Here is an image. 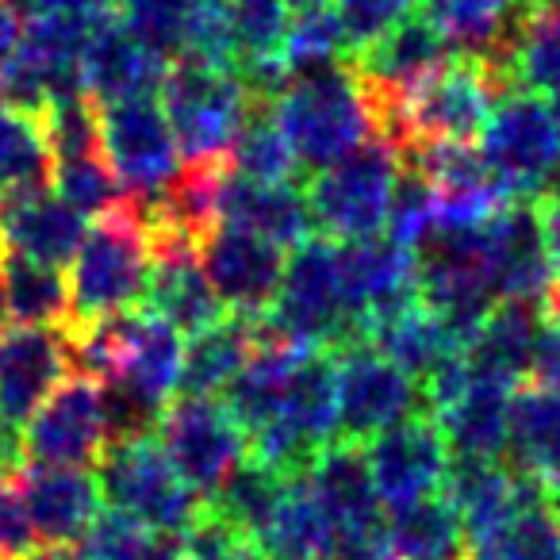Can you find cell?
Wrapping results in <instances>:
<instances>
[{
    "instance_id": "1",
    "label": "cell",
    "mask_w": 560,
    "mask_h": 560,
    "mask_svg": "<svg viewBox=\"0 0 560 560\" xmlns=\"http://www.w3.org/2000/svg\"><path fill=\"white\" fill-rule=\"evenodd\" d=\"M269 108L300 170H327L365 142L381 139L373 101L361 89L350 62H327L292 73L269 101Z\"/></svg>"
},
{
    "instance_id": "2",
    "label": "cell",
    "mask_w": 560,
    "mask_h": 560,
    "mask_svg": "<svg viewBox=\"0 0 560 560\" xmlns=\"http://www.w3.org/2000/svg\"><path fill=\"white\" fill-rule=\"evenodd\" d=\"M506 89L514 85L499 70L476 58L453 55L442 70L430 73L407 96L376 108V127L399 158L430 142H472L488 124L491 104Z\"/></svg>"
},
{
    "instance_id": "3",
    "label": "cell",
    "mask_w": 560,
    "mask_h": 560,
    "mask_svg": "<svg viewBox=\"0 0 560 560\" xmlns=\"http://www.w3.org/2000/svg\"><path fill=\"white\" fill-rule=\"evenodd\" d=\"M154 238L142 203L127 196L119 208L96 215L70 261V323H101L142 307Z\"/></svg>"
},
{
    "instance_id": "4",
    "label": "cell",
    "mask_w": 560,
    "mask_h": 560,
    "mask_svg": "<svg viewBox=\"0 0 560 560\" xmlns=\"http://www.w3.org/2000/svg\"><path fill=\"white\" fill-rule=\"evenodd\" d=\"M257 323H261V335L292 342L300 350H338V346L361 342L358 327L342 307L335 238L312 234L292 246L277 296L265 307V315H257Z\"/></svg>"
},
{
    "instance_id": "5",
    "label": "cell",
    "mask_w": 560,
    "mask_h": 560,
    "mask_svg": "<svg viewBox=\"0 0 560 560\" xmlns=\"http://www.w3.org/2000/svg\"><path fill=\"white\" fill-rule=\"evenodd\" d=\"M158 93H162L158 104L173 127L180 162H226V150L254 104L238 73L180 58L170 62Z\"/></svg>"
},
{
    "instance_id": "6",
    "label": "cell",
    "mask_w": 560,
    "mask_h": 560,
    "mask_svg": "<svg viewBox=\"0 0 560 560\" xmlns=\"http://www.w3.org/2000/svg\"><path fill=\"white\" fill-rule=\"evenodd\" d=\"M396 180L399 154L384 139L365 142L327 170H315L304 188L315 231L335 242H358L381 234L388 226Z\"/></svg>"
},
{
    "instance_id": "7",
    "label": "cell",
    "mask_w": 560,
    "mask_h": 560,
    "mask_svg": "<svg viewBox=\"0 0 560 560\" xmlns=\"http://www.w3.org/2000/svg\"><path fill=\"white\" fill-rule=\"evenodd\" d=\"M96 483H101V495L112 511L170 537H180L208 511V503L170 465L154 434L108 445L101 457Z\"/></svg>"
},
{
    "instance_id": "8",
    "label": "cell",
    "mask_w": 560,
    "mask_h": 560,
    "mask_svg": "<svg viewBox=\"0 0 560 560\" xmlns=\"http://www.w3.org/2000/svg\"><path fill=\"white\" fill-rule=\"evenodd\" d=\"M483 158L511 200L560 192V131L549 104L526 89H506L483 124Z\"/></svg>"
},
{
    "instance_id": "9",
    "label": "cell",
    "mask_w": 560,
    "mask_h": 560,
    "mask_svg": "<svg viewBox=\"0 0 560 560\" xmlns=\"http://www.w3.org/2000/svg\"><path fill=\"white\" fill-rule=\"evenodd\" d=\"M338 438L335 353L312 350L300 358L284 399L261 430L249 434V457L277 472H304L312 457Z\"/></svg>"
},
{
    "instance_id": "10",
    "label": "cell",
    "mask_w": 560,
    "mask_h": 560,
    "mask_svg": "<svg viewBox=\"0 0 560 560\" xmlns=\"http://www.w3.org/2000/svg\"><path fill=\"white\" fill-rule=\"evenodd\" d=\"M158 445L180 480L208 503L226 476L249 457L246 430L234 422L223 399L215 396H180L158 419Z\"/></svg>"
},
{
    "instance_id": "11",
    "label": "cell",
    "mask_w": 560,
    "mask_h": 560,
    "mask_svg": "<svg viewBox=\"0 0 560 560\" xmlns=\"http://www.w3.org/2000/svg\"><path fill=\"white\" fill-rule=\"evenodd\" d=\"M20 465L35 468H89L108 450L101 384L85 373H70L43 399V407L20 427Z\"/></svg>"
},
{
    "instance_id": "12",
    "label": "cell",
    "mask_w": 560,
    "mask_h": 560,
    "mask_svg": "<svg viewBox=\"0 0 560 560\" xmlns=\"http://www.w3.org/2000/svg\"><path fill=\"white\" fill-rule=\"evenodd\" d=\"M335 388H338V438L369 442L381 430L427 411L422 384L407 376L396 361H388L373 342L338 346Z\"/></svg>"
},
{
    "instance_id": "13",
    "label": "cell",
    "mask_w": 560,
    "mask_h": 560,
    "mask_svg": "<svg viewBox=\"0 0 560 560\" xmlns=\"http://www.w3.org/2000/svg\"><path fill=\"white\" fill-rule=\"evenodd\" d=\"M96 124L104 162L116 173L119 188L139 203L154 200L180 170V150L162 104L154 96L96 104Z\"/></svg>"
},
{
    "instance_id": "14",
    "label": "cell",
    "mask_w": 560,
    "mask_h": 560,
    "mask_svg": "<svg viewBox=\"0 0 560 560\" xmlns=\"http://www.w3.org/2000/svg\"><path fill=\"white\" fill-rule=\"evenodd\" d=\"M361 445H365L376 499H381V506H388V514L399 511V506L419 503V499L438 495L453 460L442 427L427 411L381 430V434Z\"/></svg>"
},
{
    "instance_id": "15",
    "label": "cell",
    "mask_w": 560,
    "mask_h": 560,
    "mask_svg": "<svg viewBox=\"0 0 560 560\" xmlns=\"http://www.w3.org/2000/svg\"><path fill=\"white\" fill-rule=\"evenodd\" d=\"M338 284H342V307L358 335L388 315L404 312L419 300V277H415V249L388 234L373 238L338 242Z\"/></svg>"
},
{
    "instance_id": "16",
    "label": "cell",
    "mask_w": 560,
    "mask_h": 560,
    "mask_svg": "<svg viewBox=\"0 0 560 560\" xmlns=\"http://www.w3.org/2000/svg\"><path fill=\"white\" fill-rule=\"evenodd\" d=\"M70 373L66 327L0 323V427L16 434Z\"/></svg>"
},
{
    "instance_id": "17",
    "label": "cell",
    "mask_w": 560,
    "mask_h": 560,
    "mask_svg": "<svg viewBox=\"0 0 560 560\" xmlns=\"http://www.w3.org/2000/svg\"><path fill=\"white\" fill-rule=\"evenodd\" d=\"M200 269L226 312L265 315L284 277V249L242 226L219 223L200 242Z\"/></svg>"
},
{
    "instance_id": "18",
    "label": "cell",
    "mask_w": 560,
    "mask_h": 560,
    "mask_svg": "<svg viewBox=\"0 0 560 560\" xmlns=\"http://www.w3.org/2000/svg\"><path fill=\"white\" fill-rule=\"evenodd\" d=\"M450 58H453L450 43L442 39V32L427 16H407L396 27H388L381 39H373L358 55L346 58V62L358 73L361 89L369 93L376 112L384 104L407 96L415 85H422Z\"/></svg>"
},
{
    "instance_id": "19",
    "label": "cell",
    "mask_w": 560,
    "mask_h": 560,
    "mask_svg": "<svg viewBox=\"0 0 560 560\" xmlns=\"http://www.w3.org/2000/svg\"><path fill=\"white\" fill-rule=\"evenodd\" d=\"M170 62L150 55L139 39L124 27L116 9H104L93 20L85 55H81V85L93 104L135 101V96H154L165 81Z\"/></svg>"
},
{
    "instance_id": "20",
    "label": "cell",
    "mask_w": 560,
    "mask_h": 560,
    "mask_svg": "<svg viewBox=\"0 0 560 560\" xmlns=\"http://www.w3.org/2000/svg\"><path fill=\"white\" fill-rule=\"evenodd\" d=\"M39 549L47 545H78L93 518L104 511L101 483L89 468H35L16 465Z\"/></svg>"
},
{
    "instance_id": "21",
    "label": "cell",
    "mask_w": 560,
    "mask_h": 560,
    "mask_svg": "<svg viewBox=\"0 0 560 560\" xmlns=\"http://www.w3.org/2000/svg\"><path fill=\"white\" fill-rule=\"evenodd\" d=\"M85 215L70 208L50 185L0 200V246L9 254L66 269L85 242Z\"/></svg>"
},
{
    "instance_id": "22",
    "label": "cell",
    "mask_w": 560,
    "mask_h": 560,
    "mask_svg": "<svg viewBox=\"0 0 560 560\" xmlns=\"http://www.w3.org/2000/svg\"><path fill=\"white\" fill-rule=\"evenodd\" d=\"M534 488L537 483L529 480V476L514 472L506 460L453 457L450 472H445V483H442V495L450 499L460 526H465L468 549H476V545L491 541V537L514 518L522 499Z\"/></svg>"
},
{
    "instance_id": "23",
    "label": "cell",
    "mask_w": 560,
    "mask_h": 560,
    "mask_svg": "<svg viewBox=\"0 0 560 560\" xmlns=\"http://www.w3.org/2000/svg\"><path fill=\"white\" fill-rule=\"evenodd\" d=\"M304 476L312 483V495L319 499L323 514H327L330 537L369 534V529L384 526L381 499H376L365 445L361 442L335 438V442L315 453L312 465L304 468Z\"/></svg>"
},
{
    "instance_id": "24",
    "label": "cell",
    "mask_w": 560,
    "mask_h": 560,
    "mask_svg": "<svg viewBox=\"0 0 560 560\" xmlns=\"http://www.w3.org/2000/svg\"><path fill=\"white\" fill-rule=\"evenodd\" d=\"M419 4L453 55L476 58L511 81V50L526 20L522 0H419Z\"/></svg>"
},
{
    "instance_id": "25",
    "label": "cell",
    "mask_w": 560,
    "mask_h": 560,
    "mask_svg": "<svg viewBox=\"0 0 560 560\" xmlns=\"http://www.w3.org/2000/svg\"><path fill=\"white\" fill-rule=\"evenodd\" d=\"M545 327H549L545 304L499 300L465 346V361L472 369V376L511 384V388L526 384L534 376L537 346H541Z\"/></svg>"
},
{
    "instance_id": "26",
    "label": "cell",
    "mask_w": 560,
    "mask_h": 560,
    "mask_svg": "<svg viewBox=\"0 0 560 560\" xmlns=\"http://www.w3.org/2000/svg\"><path fill=\"white\" fill-rule=\"evenodd\" d=\"M142 307L170 323L177 335H196L226 315L223 300L203 277L200 254L177 242H154V265H150Z\"/></svg>"
},
{
    "instance_id": "27",
    "label": "cell",
    "mask_w": 560,
    "mask_h": 560,
    "mask_svg": "<svg viewBox=\"0 0 560 560\" xmlns=\"http://www.w3.org/2000/svg\"><path fill=\"white\" fill-rule=\"evenodd\" d=\"M503 460L560 499V392L537 381L511 392Z\"/></svg>"
},
{
    "instance_id": "28",
    "label": "cell",
    "mask_w": 560,
    "mask_h": 560,
    "mask_svg": "<svg viewBox=\"0 0 560 560\" xmlns=\"http://www.w3.org/2000/svg\"><path fill=\"white\" fill-rule=\"evenodd\" d=\"M219 223L242 226L272 246L289 249L315 234L307 196L300 185H254L226 170L223 192H219Z\"/></svg>"
},
{
    "instance_id": "29",
    "label": "cell",
    "mask_w": 560,
    "mask_h": 560,
    "mask_svg": "<svg viewBox=\"0 0 560 560\" xmlns=\"http://www.w3.org/2000/svg\"><path fill=\"white\" fill-rule=\"evenodd\" d=\"M488 231H491V257H495L499 300L545 304V292H549V257H545L541 223H537V203L511 200L491 219Z\"/></svg>"
},
{
    "instance_id": "30",
    "label": "cell",
    "mask_w": 560,
    "mask_h": 560,
    "mask_svg": "<svg viewBox=\"0 0 560 560\" xmlns=\"http://www.w3.org/2000/svg\"><path fill=\"white\" fill-rule=\"evenodd\" d=\"M511 384L468 376V384L434 411L445 445L453 457L472 460H503L506 450V415H511Z\"/></svg>"
},
{
    "instance_id": "31",
    "label": "cell",
    "mask_w": 560,
    "mask_h": 560,
    "mask_svg": "<svg viewBox=\"0 0 560 560\" xmlns=\"http://www.w3.org/2000/svg\"><path fill=\"white\" fill-rule=\"evenodd\" d=\"M257 315H238L226 312L223 319H215L211 327L188 335L185 358H180V396H215L234 381L242 365L249 361V353L257 350Z\"/></svg>"
},
{
    "instance_id": "32",
    "label": "cell",
    "mask_w": 560,
    "mask_h": 560,
    "mask_svg": "<svg viewBox=\"0 0 560 560\" xmlns=\"http://www.w3.org/2000/svg\"><path fill=\"white\" fill-rule=\"evenodd\" d=\"M365 342H373L384 358L396 361V365L404 369L407 376H415L419 384L465 350L460 338L453 335L450 323H445L434 307L422 304V296L415 300V304H407L404 312L373 323Z\"/></svg>"
},
{
    "instance_id": "33",
    "label": "cell",
    "mask_w": 560,
    "mask_h": 560,
    "mask_svg": "<svg viewBox=\"0 0 560 560\" xmlns=\"http://www.w3.org/2000/svg\"><path fill=\"white\" fill-rule=\"evenodd\" d=\"M257 330H261V323H257ZM304 353H312V350H300V346L280 342V338H269V335L257 338V350L249 353V361L223 388L226 411L246 430V438L272 419V411H277L280 399H284V388H289L292 373H296Z\"/></svg>"
},
{
    "instance_id": "34",
    "label": "cell",
    "mask_w": 560,
    "mask_h": 560,
    "mask_svg": "<svg viewBox=\"0 0 560 560\" xmlns=\"http://www.w3.org/2000/svg\"><path fill=\"white\" fill-rule=\"evenodd\" d=\"M254 541L261 545L269 560H327L330 522L319 499L312 495V483L304 472H292L284 480V491H280L269 522Z\"/></svg>"
},
{
    "instance_id": "35",
    "label": "cell",
    "mask_w": 560,
    "mask_h": 560,
    "mask_svg": "<svg viewBox=\"0 0 560 560\" xmlns=\"http://www.w3.org/2000/svg\"><path fill=\"white\" fill-rule=\"evenodd\" d=\"M384 534L396 560H468L465 526L442 491L392 511L384 518Z\"/></svg>"
},
{
    "instance_id": "36",
    "label": "cell",
    "mask_w": 560,
    "mask_h": 560,
    "mask_svg": "<svg viewBox=\"0 0 560 560\" xmlns=\"http://www.w3.org/2000/svg\"><path fill=\"white\" fill-rule=\"evenodd\" d=\"M4 319L20 327H70V280L62 269L20 254L4 257Z\"/></svg>"
},
{
    "instance_id": "37",
    "label": "cell",
    "mask_w": 560,
    "mask_h": 560,
    "mask_svg": "<svg viewBox=\"0 0 560 560\" xmlns=\"http://www.w3.org/2000/svg\"><path fill=\"white\" fill-rule=\"evenodd\" d=\"M226 170L254 185H296L300 180L296 154H292L289 139L280 135L269 101L254 96L231 150H226Z\"/></svg>"
},
{
    "instance_id": "38",
    "label": "cell",
    "mask_w": 560,
    "mask_h": 560,
    "mask_svg": "<svg viewBox=\"0 0 560 560\" xmlns=\"http://www.w3.org/2000/svg\"><path fill=\"white\" fill-rule=\"evenodd\" d=\"M50 185V150L35 116L0 101V200Z\"/></svg>"
},
{
    "instance_id": "39",
    "label": "cell",
    "mask_w": 560,
    "mask_h": 560,
    "mask_svg": "<svg viewBox=\"0 0 560 560\" xmlns=\"http://www.w3.org/2000/svg\"><path fill=\"white\" fill-rule=\"evenodd\" d=\"M292 24V9L284 0H226V27L234 47V73L249 66L277 62L284 35Z\"/></svg>"
},
{
    "instance_id": "40",
    "label": "cell",
    "mask_w": 560,
    "mask_h": 560,
    "mask_svg": "<svg viewBox=\"0 0 560 560\" xmlns=\"http://www.w3.org/2000/svg\"><path fill=\"white\" fill-rule=\"evenodd\" d=\"M284 480H289L284 472L246 457L231 476H226L223 488L208 499V506L215 514H223L226 522H234L238 529H246L249 537H257L265 522H269L280 491H284Z\"/></svg>"
},
{
    "instance_id": "41",
    "label": "cell",
    "mask_w": 560,
    "mask_h": 560,
    "mask_svg": "<svg viewBox=\"0 0 560 560\" xmlns=\"http://www.w3.org/2000/svg\"><path fill=\"white\" fill-rule=\"evenodd\" d=\"M50 188L62 196L81 215H104L119 208L127 192L119 188L116 173L104 162V150H81V154H58L50 158Z\"/></svg>"
},
{
    "instance_id": "42",
    "label": "cell",
    "mask_w": 560,
    "mask_h": 560,
    "mask_svg": "<svg viewBox=\"0 0 560 560\" xmlns=\"http://www.w3.org/2000/svg\"><path fill=\"white\" fill-rule=\"evenodd\" d=\"M511 81L526 93L560 89V9L526 12L511 50Z\"/></svg>"
},
{
    "instance_id": "43",
    "label": "cell",
    "mask_w": 560,
    "mask_h": 560,
    "mask_svg": "<svg viewBox=\"0 0 560 560\" xmlns=\"http://www.w3.org/2000/svg\"><path fill=\"white\" fill-rule=\"evenodd\" d=\"M89 560H180V541L119 511H101L81 537Z\"/></svg>"
},
{
    "instance_id": "44",
    "label": "cell",
    "mask_w": 560,
    "mask_h": 560,
    "mask_svg": "<svg viewBox=\"0 0 560 560\" xmlns=\"http://www.w3.org/2000/svg\"><path fill=\"white\" fill-rule=\"evenodd\" d=\"M196 0H116L124 27L162 62H180Z\"/></svg>"
},
{
    "instance_id": "45",
    "label": "cell",
    "mask_w": 560,
    "mask_h": 560,
    "mask_svg": "<svg viewBox=\"0 0 560 560\" xmlns=\"http://www.w3.org/2000/svg\"><path fill=\"white\" fill-rule=\"evenodd\" d=\"M280 58H284L289 78L292 73L315 70V66L350 58V47H346V35H342V24H338L335 9L296 12L289 24V35H284V47H280Z\"/></svg>"
},
{
    "instance_id": "46",
    "label": "cell",
    "mask_w": 560,
    "mask_h": 560,
    "mask_svg": "<svg viewBox=\"0 0 560 560\" xmlns=\"http://www.w3.org/2000/svg\"><path fill=\"white\" fill-rule=\"evenodd\" d=\"M415 4L419 0H335V16L342 24L350 55H358L361 47L381 39L388 27H396L399 20L411 16Z\"/></svg>"
},
{
    "instance_id": "47",
    "label": "cell",
    "mask_w": 560,
    "mask_h": 560,
    "mask_svg": "<svg viewBox=\"0 0 560 560\" xmlns=\"http://www.w3.org/2000/svg\"><path fill=\"white\" fill-rule=\"evenodd\" d=\"M35 549H39V541H35L20 476L16 465H12L0 472V560H27Z\"/></svg>"
},
{
    "instance_id": "48",
    "label": "cell",
    "mask_w": 560,
    "mask_h": 560,
    "mask_svg": "<svg viewBox=\"0 0 560 560\" xmlns=\"http://www.w3.org/2000/svg\"><path fill=\"white\" fill-rule=\"evenodd\" d=\"M537 203V223H541L545 257H549V292H545V319L560 327V192L541 196Z\"/></svg>"
},
{
    "instance_id": "49",
    "label": "cell",
    "mask_w": 560,
    "mask_h": 560,
    "mask_svg": "<svg viewBox=\"0 0 560 560\" xmlns=\"http://www.w3.org/2000/svg\"><path fill=\"white\" fill-rule=\"evenodd\" d=\"M529 381L545 384V388L560 392V327H545L541 346H537V361H534V376Z\"/></svg>"
},
{
    "instance_id": "50",
    "label": "cell",
    "mask_w": 560,
    "mask_h": 560,
    "mask_svg": "<svg viewBox=\"0 0 560 560\" xmlns=\"http://www.w3.org/2000/svg\"><path fill=\"white\" fill-rule=\"evenodd\" d=\"M20 35H24V24H20V12L12 9L9 0H0V78H4L9 62L16 58Z\"/></svg>"
},
{
    "instance_id": "51",
    "label": "cell",
    "mask_w": 560,
    "mask_h": 560,
    "mask_svg": "<svg viewBox=\"0 0 560 560\" xmlns=\"http://www.w3.org/2000/svg\"><path fill=\"white\" fill-rule=\"evenodd\" d=\"M27 560H89L78 545H47V549H35Z\"/></svg>"
},
{
    "instance_id": "52",
    "label": "cell",
    "mask_w": 560,
    "mask_h": 560,
    "mask_svg": "<svg viewBox=\"0 0 560 560\" xmlns=\"http://www.w3.org/2000/svg\"><path fill=\"white\" fill-rule=\"evenodd\" d=\"M20 465V450H16V434L9 427H0V472L4 468Z\"/></svg>"
},
{
    "instance_id": "53",
    "label": "cell",
    "mask_w": 560,
    "mask_h": 560,
    "mask_svg": "<svg viewBox=\"0 0 560 560\" xmlns=\"http://www.w3.org/2000/svg\"><path fill=\"white\" fill-rule=\"evenodd\" d=\"M292 12H307V9H327L330 0H284Z\"/></svg>"
},
{
    "instance_id": "54",
    "label": "cell",
    "mask_w": 560,
    "mask_h": 560,
    "mask_svg": "<svg viewBox=\"0 0 560 560\" xmlns=\"http://www.w3.org/2000/svg\"><path fill=\"white\" fill-rule=\"evenodd\" d=\"M526 4V12H552L560 9V0H522Z\"/></svg>"
},
{
    "instance_id": "55",
    "label": "cell",
    "mask_w": 560,
    "mask_h": 560,
    "mask_svg": "<svg viewBox=\"0 0 560 560\" xmlns=\"http://www.w3.org/2000/svg\"><path fill=\"white\" fill-rule=\"evenodd\" d=\"M4 246H0V319H4Z\"/></svg>"
},
{
    "instance_id": "56",
    "label": "cell",
    "mask_w": 560,
    "mask_h": 560,
    "mask_svg": "<svg viewBox=\"0 0 560 560\" xmlns=\"http://www.w3.org/2000/svg\"><path fill=\"white\" fill-rule=\"evenodd\" d=\"M549 116H552V124H557V131H560V89L552 93V101H549Z\"/></svg>"
}]
</instances>
